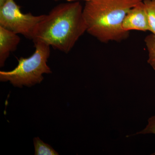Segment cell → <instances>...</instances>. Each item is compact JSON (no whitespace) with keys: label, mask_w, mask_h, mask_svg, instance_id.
Listing matches in <instances>:
<instances>
[{"label":"cell","mask_w":155,"mask_h":155,"mask_svg":"<svg viewBox=\"0 0 155 155\" xmlns=\"http://www.w3.org/2000/svg\"><path fill=\"white\" fill-rule=\"evenodd\" d=\"M144 42L148 52V63L155 71V34L151 33L147 35Z\"/></svg>","instance_id":"ba28073f"},{"label":"cell","mask_w":155,"mask_h":155,"mask_svg":"<svg viewBox=\"0 0 155 155\" xmlns=\"http://www.w3.org/2000/svg\"><path fill=\"white\" fill-rule=\"evenodd\" d=\"M152 155H155V153H153L152 154Z\"/></svg>","instance_id":"5bb4252c"},{"label":"cell","mask_w":155,"mask_h":155,"mask_svg":"<svg viewBox=\"0 0 155 155\" xmlns=\"http://www.w3.org/2000/svg\"><path fill=\"white\" fill-rule=\"evenodd\" d=\"M35 51L28 58L21 57L17 67L11 71L0 72V81H10L16 87H31L41 83L43 75L51 74V70L47 64L50 56V46L45 43H34Z\"/></svg>","instance_id":"3957f363"},{"label":"cell","mask_w":155,"mask_h":155,"mask_svg":"<svg viewBox=\"0 0 155 155\" xmlns=\"http://www.w3.org/2000/svg\"><path fill=\"white\" fill-rule=\"evenodd\" d=\"M77 1H79V0H77ZM84 1H86L87 2H89V1H93V0H84Z\"/></svg>","instance_id":"4fadbf2b"},{"label":"cell","mask_w":155,"mask_h":155,"mask_svg":"<svg viewBox=\"0 0 155 155\" xmlns=\"http://www.w3.org/2000/svg\"><path fill=\"white\" fill-rule=\"evenodd\" d=\"M122 28L125 31H149L147 15L143 1L129 10L123 20Z\"/></svg>","instance_id":"5b68a950"},{"label":"cell","mask_w":155,"mask_h":155,"mask_svg":"<svg viewBox=\"0 0 155 155\" xmlns=\"http://www.w3.org/2000/svg\"><path fill=\"white\" fill-rule=\"evenodd\" d=\"M53 1H55V2H59V1H63V0H53ZM66 1H68V2H72V1H77V0H66Z\"/></svg>","instance_id":"7c38bea8"},{"label":"cell","mask_w":155,"mask_h":155,"mask_svg":"<svg viewBox=\"0 0 155 155\" xmlns=\"http://www.w3.org/2000/svg\"><path fill=\"white\" fill-rule=\"evenodd\" d=\"M149 25V31L155 34V0H143Z\"/></svg>","instance_id":"9c48e42d"},{"label":"cell","mask_w":155,"mask_h":155,"mask_svg":"<svg viewBox=\"0 0 155 155\" xmlns=\"http://www.w3.org/2000/svg\"><path fill=\"white\" fill-rule=\"evenodd\" d=\"M45 16L23 14L14 0H7L0 7V26L32 40L35 27Z\"/></svg>","instance_id":"277c9868"},{"label":"cell","mask_w":155,"mask_h":155,"mask_svg":"<svg viewBox=\"0 0 155 155\" xmlns=\"http://www.w3.org/2000/svg\"><path fill=\"white\" fill-rule=\"evenodd\" d=\"M18 35L0 26V67L5 66L11 53L17 50L20 41Z\"/></svg>","instance_id":"8992f818"},{"label":"cell","mask_w":155,"mask_h":155,"mask_svg":"<svg viewBox=\"0 0 155 155\" xmlns=\"http://www.w3.org/2000/svg\"><path fill=\"white\" fill-rule=\"evenodd\" d=\"M83 8L79 2L56 6L37 25L32 41L45 43L66 54L87 31Z\"/></svg>","instance_id":"6da1fadb"},{"label":"cell","mask_w":155,"mask_h":155,"mask_svg":"<svg viewBox=\"0 0 155 155\" xmlns=\"http://www.w3.org/2000/svg\"><path fill=\"white\" fill-rule=\"evenodd\" d=\"M147 125L143 130L140 132L136 134H155V115L151 117L148 121Z\"/></svg>","instance_id":"30bf717a"},{"label":"cell","mask_w":155,"mask_h":155,"mask_svg":"<svg viewBox=\"0 0 155 155\" xmlns=\"http://www.w3.org/2000/svg\"><path fill=\"white\" fill-rule=\"evenodd\" d=\"M35 155H58L59 154L49 145L45 143L38 137L33 139Z\"/></svg>","instance_id":"52a82bcc"},{"label":"cell","mask_w":155,"mask_h":155,"mask_svg":"<svg viewBox=\"0 0 155 155\" xmlns=\"http://www.w3.org/2000/svg\"><path fill=\"white\" fill-rule=\"evenodd\" d=\"M143 0H93L87 2L83 9L87 32L104 43L118 42L128 38L129 31L122 28L130 9Z\"/></svg>","instance_id":"7a4b0ae2"},{"label":"cell","mask_w":155,"mask_h":155,"mask_svg":"<svg viewBox=\"0 0 155 155\" xmlns=\"http://www.w3.org/2000/svg\"><path fill=\"white\" fill-rule=\"evenodd\" d=\"M7 0H0V7L2 6Z\"/></svg>","instance_id":"8fae6325"}]
</instances>
